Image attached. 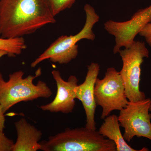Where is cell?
<instances>
[{
	"instance_id": "cell-1",
	"label": "cell",
	"mask_w": 151,
	"mask_h": 151,
	"mask_svg": "<svg viewBox=\"0 0 151 151\" xmlns=\"http://www.w3.org/2000/svg\"><path fill=\"white\" fill-rule=\"evenodd\" d=\"M46 0H0V37H23L56 22Z\"/></svg>"
},
{
	"instance_id": "cell-2",
	"label": "cell",
	"mask_w": 151,
	"mask_h": 151,
	"mask_svg": "<svg viewBox=\"0 0 151 151\" xmlns=\"http://www.w3.org/2000/svg\"><path fill=\"white\" fill-rule=\"evenodd\" d=\"M41 74V69L39 68L35 75L24 78V72L20 70L9 74V80L6 81L0 73V105L5 113L21 102L51 97L52 91L45 82L40 80L37 84L34 83L35 79Z\"/></svg>"
},
{
	"instance_id": "cell-3",
	"label": "cell",
	"mask_w": 151,
	"mask_h": 151,
	"mask_svg": "<svg viewBox=\"0 0 151 151\" xmlns=\"http://www.w3.org/2000/svg\"><path fill=\"white\" fill-rule=\"evenodd\" d=\"M40 143L43 151H116L113 141L86 127L67 128Z\"/></svg>"
},
{
	"instance_id": "cell-4",
	"label": "cell",
	"mask_w": 151,
	"mask_h": 151,
	"mask_svg": "<svg viewBox=\"0 0 151 151\" xmlns=\"http://www.w3.org/2000/svg\"><path fill=\"white\" fill-rule=\"evenodd\" d=\"M84 9L86 21L82 29L75 35L60 37L32 63L31 67H35L47 59L54 63L67 64L77 57L78 52L77 43L79 41L83 39L94 40L95 35L92 29L99 21L100 17L94 8L89 4H85Z\"/></svg>"
},
{
	"instance_id": "cell-5",
	"label": "cell",
	"mask_w": 151,
	"mask_h": 151,
	"mask_svg": "<svg viewBox=\"0 0 151 151\" xmlns=\"http://www.w3.org/2000/svg\"><path fill=\"white\" fill-rule=\"evenodd\" d=\"M119 53L123 62V67L119 73L128 100L137 102L145 99V94L139 87L141 65L144 58L149 56V50L145 42L134 40L130 47L120 50Z\"/></svg>"
},
{
	"instance_id": "cell-6",
	"label": "cell",
	"mask_w": 151,
	"mask_h": 151,
	"mask_svg": "<svg viewBox=\"0 0 151 151\" xmlns=\"http://www.w3.org/2000/svg\"><path fill=\"white\" fill-rule=\"evenodd\" d=\"M97 106L102 108L101 119H105L114 111H121L129 103L119 72L115 68H107L102 79L97 78L94 86Z\"/></svg>"
},
{
	"instance_id": "cell-7",
	"label": "cell",
	"mask_w": 151,
	"mask_h": 151,
	"mask_svg": "<svg viewBox=\"0 0 151 151\" xmlns=\"http://www.w3.org/2000/svg\"><path fill=\"white\" fill-rule=\"evenodd\" d=\"M150 98L137 102H130L120 111L118 119L124 129L123 137L129 142L133 138L144 137L151 141Z\"/></svg>"
},
{
	"instance_id": "cell-8",
	"label": "cell",
	"mask_w": 151,
	"mask_h": 151,
	"mask_svg": "<svg viewBox=\"0 0 151 151\" xmlns=\"http://www.w3.org/2000/svg\"><path fill=\"white\" fill-rule=\"evenodd\" d=\"M151 22V5L139 10L129 20L119 22L110 20L104 23V29L115 38L114 54L119 53L122 47L129 48L136 36L146 24Z\"/></svg>"
},
{
	"instance_id": "cell-9",
	"label": "cell",
	"mask_w": 151,
	"mask_h": 151,
	"mask_svg": "<svg viewBox=\"0 0 151 151\" xmlns=\"http://www.w3.org/2000/svg\"><path fill=\"white\" fill-rule=\"evenodd\" d=\"M52 74L56 83V95L51 102L41 105L40 108L42 111L50 113L60 112L64 114L72 113L75 106V89L78 85V78L75 76L71 75L68 81H65L58 70H52Z\"/></svg>"
},
{
	"instance_id": "cell-10",
	"label": "cell",
	"mask_w": 151,
	"mask_h": 151,
	"mask_svg": "<svg viewBox=\"0 0 151 151\" xmlns=\"http://www.w3.org/2000/svg\"><path fill=\"white\" fill-rule=\"evenodd\" d=\"M100 70L99 64L92 62L87 66V72L84 82L76 87V99L81 101L86 116L85 127L96 130L95 113L97 104L94 96V86Z\"/></svg>"
},
{
	"instance_id": "cell-11",
	"label": "cell",
	"mask_w": 151,
	"mask_h": 151,
	"mask_svg": "<svg viewBox=\"0 0 151 151\" xmlns=\"http://www.w3.org/2000/svg\"><path fill=\"white\" fill-rule=\"evenodd\" d=\"M15 127L17 133L16 142L12 151H37L41 150L39 141L42 133L24 118L16 122Z\"/></svg>"
},
{
	"instance_id": "cell-12",
	"label": "cell",
	"mask_w": 151,
	"mask_h": 151,
	"mask_svg": "<svg viewBox=\"0 0 151 151\" xmlns=\"http://www.w3.org/2000/svg\"><path fill=\"white\" fill-rule=\"evenodd\" d=\"M98 132L105 137L113 141L116 145V151H148L149 149L143 147L140 150L133 148L128 145L122 135L120 129L118 116L109 115L105 119Z\"/></svg>"
},
{
	"instance_id": "cell-13",
	"label": "cell",
	"mask_w": 151,
	"mask_h": 151,
	"mask_svg": "<svg viewBox=\"0 0 151 151\" xmlns=\"http://www.w3.org/2000/svg\"><path fill=\"white\" fill-rule=\"evenodd\" d=\"M26 47L23 37L7 38L0 37V50L6 52L9 56L19 55Z\"/></svg>"
},
{
	"instance_id": "cell-14",
	"label": "cell",
	"mask_w": 151,
	"mask_h": 151,
	"mask_svg": "<svg viewBox=\"0 0 151 151\" xmlns=\"http://www.w3.org/2000/svg\"><path fill=\"white\" fill-rule=\"evenodd\" d=\"M55 17L67 9H70L76 0H46Z\"/></svg>"
},
{
	"instance_id": "cell-15",
	"label": "cell",
	"mask_w": 151,
	"mask_h": 151,
	"mask_svg": "<svg viewBox=\"0 0 151 151\" xmlns=\"http://www.w3.org/2000/svg\"><path fill=\"white\" fill-rule=\"evenodd\" d=\"M14 142L0 131V151H12Z\"/></svg>"
},
{
	"instance_id": "cell-16",
	"label": "cell",
	"mask_w": 151,
	"mask_h": 151,
	"mask_svg": "<svg viewBox=\"0 0 151 151\" xmlns=\"http://www.w3.org/2000/svg\"><path fill=\"white\" fill-rule=\"evenodd\" d=\"M139 34L145 38L146 42L151 47V22L146 24Z\"/></svg>"
},
{
	"instance_id": "cell-17",
	"label": "cell",
	"mask_w": 151,
	"mask_h": 151,
	"mask_svg": "<svg viewBox=\"0 0 151 151\" xmlns=\"http://www.w3.org/2000/svg\"><path fill=\"white\" fill-rule=\"evenodd\" d=\"M5 112L3 110V108L0 105V131L4 132L5 128V118L4 116Z\"/></svg>"
},
{
	"instance_id": "cell-18",
	"label": "cell",
	"mask_w": 151,
	"mask_h": 151,
	"mask_svg": "<svg viewBox=\"0 0 151 151\" xmlns=\"http://www.w3.org/2000/svg\"><path fill=\"white\" fill-rule=\"evenodd\" d=\"M6 55H8V53L4 51V50H0V59L3 56Z\"/></svg>"
},
{
	"instance_id": "cell-19",
	"label": "cell",
	"mask_w": 151,
	"mask_h": 151,
	"mask_svg": "<svg viewBox=\"0 0 151 151\" xmlns=\"http://www.w3.org/2000/svg\"><path fill=\"white\" fill-rule=\"evenodd\" d=\"M150 112H151V105H150Z\"/></svg>"
}]
</instances>
